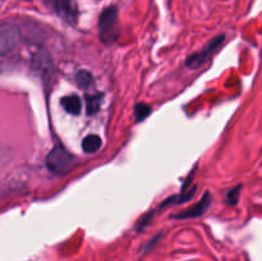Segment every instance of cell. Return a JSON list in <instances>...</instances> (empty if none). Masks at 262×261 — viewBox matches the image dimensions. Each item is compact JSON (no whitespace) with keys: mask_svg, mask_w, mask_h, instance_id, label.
<instances>
[{"mask_svg":"<svg viewBox=\"0 0 262 261\" xmlns=\"http://www.w3.org/2000/svg\"><path fill=\"white\" fill-rule=\"evenodd\" d=\"M119 19L118 9L115 7H107L102 10L99 18V37L104 45L110 46L119 37Z\"/></svg>","mask_w":262,"mask_h":261,"instance_id":"obj_1","label":"cell"},{"mask_svg":"<svg viewBox=\"0 0 262 261\" xmlns=\"http://www.w3.org/2000/svg\"><path fill=\"white\" fill-rule=\"evenodd\" d=\"M45 164L46 168L51 173L60 176V174H66L73 169L74 164H76V159L63 146L58 145L46 155Z\"/></svg>","mask_w":262,"mask_h":261,"instance_id":"obj_2","label":"cell"},{"mask_svg":"<svg viewBox=\"0 0 262 261\" xmlns=\"http://www.w3.org/2000/svg\"><path fill=\"white\" fill-rule=\"evenodd\" d=\"M31 69L45 82L51 81L55 73V66L51 54L46 49H38L31 58Z\"/></svg>","mask_w":262,"mask_h":261,"instance_id":"obj_3","label":"cell"},{"mask_svg":"<svg viewBox=\"0 0 262 261\" xmlns=\"http://www.w3.org/2000/svg\"><path fill=\"white\" fill-rule=\"evenodd\" d=\"M20 41V30L13 23L0 25V59L10 55Z\"/></svg>","mask_w":262,"mask_h":261,"instance_id":"obj_4","label":"cell"},{"mask_svg":"<svg viewBox=\"0 0 262 261\" xmlns=\"http://www.w3.org/2000/svg\"><path fill=\"white\" fill-rule=\"evenodd\" d=\"M46 7L68 25H76L78 19V7L74 0H43Z\"/></svg>","mask_w":262,"mask_h":261,"instance_id":"obj_5","label":"cell"},{"mask_svg":"<svg viewBox=\"0 0 262 261\" xmlns=\"http://www.w3.org/2000/svg\"><path fill=\"white\" fill-rule=\"evenodd\" d=\"M225 40L224 35H219L216 37L211 38L209 42L205 45V48H202V50L197 51V53L192 54L187 58L186 60V66L188 67L189 69H197L200 68L201 66H204L207 60L212 56V54L223 45Z\"/></svg>","mask_w":262,"mask_h":261,"instance_id":"obj_6","label":"cell"},{"mask_svg":"<svg viewBox=\"0 0 262 261\" xmlns=\"http://www.w3.org/2000/svg\"><path fill=\"white\" fill-rule=\"evenodd\" d=\"M211 194L210 192H205V194L202 196V199L197 202L196 205L191 206L189 209L184 210L181 214L174 215V219H193V217H200L205 214V212L209 210V207L211 206Z\"/></svg>","mask_w":262,"mask_h":261,"instance_id":"obj_7","label":"cell"},{"mask_svg":"<svg viewBox=\"0 0 262 261\" xmlns=\"http://www.w3.org/2000/svg\"><path fill=\"white\" fill-rule=\"evenodd\" d=\"M60 105L68 114L71 115H79L82 109V102L77 95H68L60 99Z\"/></svg>","mask_w":262,"mask_h":261,"instance_id":"obj_8","label":"cell"},{"mask_svg":"<svg viewBox=\"0 0 262 261\" xmlns=\"http://www.w3.org/2000/svg\"><path fill=\"white\" fill-rule=\"evenodd\" d=\"M101 145L102 141L100 136L89 135L83 138V141H82V150L86 154H94L96 153V151H99Z\"/></svg>","mask_w":262,"mask_h":261,"instance_id":"obj_9","label":"cell"},{"mask_svg":"<svg viewBox=\"0 0 262 261\" xmlns=\"http://www.w3.org/2000/svg\"><path fill=\"white\" fill-rule=\"evenodd\" d=\"M194 191H196V187H193V189H191L189 192L184 191V192H181L178 196L169 197L168 200H165V201L161 204L160 209H164V207H166V206H170V205H173V204H182V202L189 201V200L192 199V196H194Z\"/></svg>","mask_w":262,"mask_h":261,"instance_id":"obj_10","label":"cell"},{"mask_svg":"<svg viewBox=\"0 0 262 261\" xmlns=\"http://www.w3.org/2000/svg\"><path fill=\"white\" fill-rule=\"evenodd\" d=\"M76 81L79 87H82V89H89V87L94 83V77H92V74L90 73L89 71L82 69V71L77 72Z\"/></svg>","mask_w":262,"mask_h":261,"instance_id":"obj_11","label":"cell"},{"mask_svg":"<svg viewBox=\"0 0 262 261\" xmlns=\"http://www.w3.org/2000/svg\"><path fill=\"white\" fill-rule=\"evenodd\" d=\"M101 97L102 95H86V105H87V113L89 114H95L99 110L100 105H101Z\"/></svg>","mask_w":262,"mask_h":261,"instance_id":"obj_12","label":"cell"},{"mask_svg":"<svg viewBox=\"0 0 262 261\" xmlns=\"http://www.w3.org/2000/svg\"><path fill=\"white\" fill-rule=\"evenodd\" d=\"M151 114V107L147 104H137L135 106V119L136 122H142L143 119L148 117Z\"/></svg>","mask_w":262,"mask_h":261,"instance_id":"obj_13","label":"cell"},{"mask_svg":"<svg viewBox=\"0 0 262 261\" xmlns=\"http://www.w3.org/2000/svg\"><path fill=\"white\" fill-rule=\"evenodd\" d=\"M239 189L241 187H235V188L230 189L227 194V200L230 205H235L238 202V199H239Z\"/></svg>","mask_w":262,"mask_h":261,"instance_id":"obj_14","label":"cell"},{"mask_svg":"<svg viewBox=\"0 0 262 261\" xmlns=\"http://www.w3.org/2000/svg\"><path fill=\"white\" fill-rule=\"evenodd\" d=\"M154 216V214H151V211L148 212V214H146V215H143L142 217H141L140 220H138V223H137V225H136V229L137 230H141V229H145L146 227H147L148 225V223H150V220H151V217Z\"/></svg>","mask_w":262,"mask_h":261,"instance_id":"obj_15","label":"cell"}]
</instances>
